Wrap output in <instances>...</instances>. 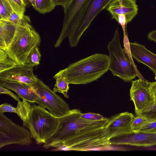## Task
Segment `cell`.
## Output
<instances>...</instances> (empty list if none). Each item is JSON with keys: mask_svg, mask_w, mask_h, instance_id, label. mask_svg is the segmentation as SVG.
<instances>
[{"mask_svg": "<svg viewBox=\"0 0 156 156\" xmlns=\"http://www.w3.org/2000/svg\"><path fill=\"white\" fill-rule=\"evenodd\" d=\"M151 86L154 94L156 101V81L152 82Z\"/></svg>", "mask_w": 156, "mask_h": 156, "instance_id": "33", "label": "cell"}, {"mask_svg": "<svg viewBox=\"0 0 156 156\" xmlns=\"http://www.w3.org/2000/svg\"><path fill=\"white\" fill-rule=\"evenodd\" d=\"M107 48L110 61L109 70L114 76L126 82H130L137 76L139 79L147 81L126 57L121 46L118 27Z\"/></svg>", "mask_w": 156, "mask_h": 156, "instance_id": "5", "label": "cell"}, {"mask_svg": "<svg viewBox=\"0 0 156 156\" xmlns=\"http://www.w3.org/2000/svg\"><path fill=\"white\" fill-rule=\"evenodd\" d=\"M33 66L25 64L17 65L0 73V79L14 81L31 86L35 85L38 79L33 73Z\"/></svg>", "mask_w": 156, "mask_h": 156, "instance_id": "13", "label": "cell"}, {"mask_svg": "<svg viewBox=\"0 0 156 156\" xmlns=\"http://www.w3.org/2000/svg\"><path fill=\"white\" fill-rule=\"evenodd\" d=\"M32 87L41 99L45 108L54 116H62L70 110L69 105L62 98L39 79Z\"/></svg>", "mask_w": 156, "mask_h": 156, "instance_id": "9", "label": "cell"}, {"mask_svg": "<svg viewBox=\"0 0 156 156\" xmlns=\"http://www.w3.org/2000/svg\"><path fill=\"white\" fill-rule=\"evenodd\" d=\"M24 16V15L13 11L7 20L16 25H17L21 23Z\"/></svg>", "mask_w": 156, "mask_h": 156, "instance_id": "25", "label": "cell"}, {"mask_svg": "<svg viewBox=\"0 0 156 156\" xmlns=\"http://www.w3.org/2000/svg\"><path fill=\"white\" fill-rule=\"evenodd\" d=\"M32 138L30 130L16 124L0 112V149L12 144L29 146L32 143Z\"/></svg>", "mask_w": 156, "mask_h": 156, "instance_id": "6", "label": "cell"}, {"mask_svg": "<svg viewBox=\"0 0 156 156\" xmlns=\"http://www.w3.org/2000/svg\"><path fill=\"white\" fill-rule=\"evenodd\" d=\"M91 0H71L64 10L60 34L54 47H59L64 39L71 34L80 17Z\"/></svg>", "mask_w": 156, "mask_h": 156, "instance_id": "10", "label": "cell"}, {"mask_svg": "<svg viewBox=\"0 0 156 156\" xmlns=\"http://www.w3.org/2000/svg\"><path fill=\"white\" fill-rule=\"evenodd\" d=\"M139 132L156 133V119H148Z\"/></svg>", "mask_w": 156, "mask_h": 156, "instance_id": "24", "label": "cell"}, {"mask_svg": "<svg viewBox=\"0 0 156 156\" xmlns=\"http://www.w3.org/2000/svg\"><path fill=\"white\" fill-rule=\"evenodd\" d=\"M111 145H126L149 147L156 145V133L144 132H132L109 139Z\"/></svg>", "mask_w": 156, "mask_h": 156, "instance_id": "12", "label": "cell"}, {"mask_svg": "<svg viewBox=\"0 0 156 156\" xmlns=\"http://www.w3.org/2000/svg\"><path fill=\"white\" fill-rule=\"evenodd\" d=\"M17 65L10 58L5 51L0 49V73L9 69Z\"/></svg>", "mask_w": 156, "mask_h": 156, "instance_id": "19", "label": "cell"}, {"mask_svg": "<svg viewBox=\"0 0 156 156\" xmlns=\"http://www.w3.org/2000/svg\"><path fill=\"white\" fill-rule=\"evenodd\" d=\"M147 37L150 41H154L156 43V30L149 32L147 35Z\"/></svg>", "mask_w": 156, "mask_h": 156, "instance_id": "31", "label": "cell"}, {"mask_svg": "<svg viewBox=\"0 0 156 156\" xmlns=\"http://www.w3.org/2000/svg\"><path fill=\"white\" fill-rule=\"evenodd\" d=\"M56 82L53 90L55 92L62 93L65 98H69L68 91L69 89V83L63 77H59L56 79Z\"/></svg>", "mask_w": 156, "mask_h": 156, "instance_id": "20", "label": "cell"}, {"mask_svg": "<svg viewBox=\"0 0 156 156\" xmlns=\"http://www.w3.org/2000/svg\"><path fill=\"white\" fill-rule=\"evenodd\" d=\"M29 16L25 15L16 25L15 34L9 45L5 50L17 65H24L31 51L40 45V36L30 24Z\"/></svg>", "mask_w": 156, "mask_h": 156, "instance_id": "4", "label": "cell"}, {"mask_svg": "<svg viewBox=\"0 0 156 156\" xmlns=\"http://www.w3.org/2000/svg\"><path fill=\"white\" fill-rule=\"evenodd\" d=\"M130 46L133 57L147 66L156 75V55L137 42H130Z\"/></svg>", "mask_w": 156, "mask_h": 156, "instance_id": "16", "label": "cell"}, {"mask_svg": "<svg viewBox=\"0 0 156 156\" xmlns=\"http://www.w3.org/2000/svg\"><path fill=\"white\" fill-rule=\"evenodd\" d=\"M137 0H112L106 8L115 20L119 15L125 16L127 23L130 22L138 13Z\"/></svg>", "mask_w": 156, "mask_h": 156, "instance_id": "15", "label": "cell"}, {"mask_svg": "<svg viewBox=\"0 0 156 156\" xmlns=\"http://www.w3.org/2000/svg\"><path fill=\"white\" fill-rule=\"evenodd\" d=\"M14 113L22 120L23 126L29 129L38 144H44L58 125V117L42 106L24 99L18 101Z\"/></svg>", "mask_w": 156, "mask_h": 156, "instance_id": "2", "label": "cell"}, {"mask_svg": "<svg viewBox=\"0 0 156 156\" xmlns=\"http://www.w3.org/2000/svg\"><path fill=\"white\" fill-rule=\"evenodd\" d=\"M110 58L104 54L97 53L70 64L53 77L64 78L69 84H86L97 80L109 69Z\"/></svg>", "mask_w": 156, "mask_h": 156, "instance_id": "3", "label": "cell"}, {"mask_svg": "<svg viewBox=\"0 0 156 156\" xmlns=\"http://www.w3.org/2000/svg\"><path fill=\"white\" fill-rule=\"evenodd\" d=\"M16 25L7 20H0V49L5 50L14 37Z\"/></svg>", "mask_w": 156, "mask_h": 156, "instance_id": "17", "label": "cell"}, {"mask_svg": "<svg viewBox=\"0 0 156 156\" xmlns=\"http://www.w3.org/2000/svg\"><path fill=\"white\" fill-rule=\"evenodd\" d=\"M13 11L14 7L9 0H0V20H7Z\"/></svg>", "mask_w": 156, "mask_h": 156, "instance_id": "21", "label": "cell"}, {"mask_svg": "<svg viewBox=\"0 0 156 156\" xmlns=\"http://www.w3.org/2000/svg\"><path fill=\"white\" fill-rule=\"evenodd\" d=\"M9 0L16 12L24 15L26 6L23 0Z\"/></svg>", "mask_w": 156, "mask_h": 156, "instance_id": "26", "label": "cell"}, {"mask_svg": "<svg viewBox=\"0 0 156 156\" xmlns=\"http://www.w3.org/2000/svg\"><path fill=\"white\" fill-rule=\"evenodd\" d=\"M82 113L80 110L73 109L58 118L55 130L43 144V147L55 148V151H87L111 146L109 140L103 132L109 118L88 120L81 117Z\"/></svg>", "mask_w": 156, "mask_h": 156, "instance_id": "1", "label": "cell"}, {"mask_svg": "<svg viewBox=\"0 0 156 156\" xmlns=\"http://www.w3.org/2000/svg\"><path fill=\"white\" fill-rule=\"evenodd\" d=\"M139 115L150 120L156 119V101L155 105L148 110L139 114Z\"/></svg>", "mask_w": 156, "mask_h": 156, "instance_id": "28", "label": "cell"}, {"mask_svg": "<svg viewBox=\"0 0 156 156\" xmlns=\"http://www.w3.org/2000/svg\"><path fill=\"white\" fill-rule=\"evenodd\" d=\"M148 120L144 116L136 115L131 122V127L132 131L134 132H138Z\"/></svg>", "mask_w": 156, "mask_h": 156, "instance_id": "23", "label": "cell"}, {"mask_svg": "<svg viewBox=\"0 0 156 156\" xmlns=\"http://www.w3.org/2000/svg\"><path fill=\"white\" fill-rule=\"evenodd\" d=\"M41 57L38 47L34 48L30 52L27 59L26 64L34 66L40 64Z\"/></svg>", "mask_w": 156, "mask_h": 156, "instance_id": "22", "label": "cell"}, {"mask_svg": "<svg viewBox=\"0 0 156 156\" xmlns=\"http://www.w3.org/2000/svg\"><path fill=\"white\" fill-rule=\"evenodd\" d=\"M9 89L4 87L0 86V93L1 94H7L17 102L20 101V99L21 98L18 95L17 96L10 90Z\"/></svg>", "mask_w": 156, "mask_h": 156, "instance_id": "29", "label": "cell"}, {"mask_svg": "<svg viewBox=\"0 0 156 156\" xmlns=\"http://www.w3.org/2000/svg\"><path fill=\"white\" fill-rule=\"evenodd\" d=\"M112 0H91L84 10L70 35L68 37L71 47L76 46L85 30L97 16L106 8Z\"/></svg>", "mask_w": 156, "mask_h": 156, "instance_id": "7", "label": "cell"}, {"mask_svg": "<svg viewBox=\"0 0 156 156\" xmlns=\"http://www.w3.org/2000/svg\"><path fill=\"white\" fill-rule=\"evenodd\" d=\"M151 84L152 82L139 79L132 81L130 96L136 115L147 111L155 105L156 99Z\"/></svg>", "mask_w": 156, "mask_h": 156, "instance_id": "8", "label": "cell"}, {"mask_svg": "<svg viewBox=\"0 0 156 156\" xmlns=\"http://www.w3.org/2000/svg\"><path fill=\"white\" fill-rule=\"evenodd\" d=\"M81 117L83 119L93 121H99L105 119L107 118L105 117L98 113L91 112L82 113Z\"/></svg>", "mask_w": 156, "mask_h": 156, "instance_id": "27", "label": "cell"}, {"mask_svg": "<svg viewBox=\"0 0 156 156\" xmlns=\"http://www.w3.org/2000/svg\"><path fill=\"white\" fill-rule=\"evenodd\" d=\"M55 6L52 0H35L33 7L39 13L44 14L51 12Z\"/></svg>", "mask_w": 156, "mask_h": 156, "instance_id": "18", "label": "cell"}, {"mask_svg": "<svg viewBox=\"0 0 156 156\" xmlns=\"http://www.w3.org/2000/svg\"><path fill=\"white\" fill-rule=\"evenodd\" d=\"M71 0H52L55 5H61L64 8H65L69 4Z\"/></svg>", "mask_w": 156, "mask_h": 156, "instance_id": "30", "label": "cell"}, {"mask_svg": "<svg viewBox=\"0 0 156 156\" xmlns=\"http://www.w3.org/2000/svg\"><path fill=\"white\" fill-rule=\"evenodd\" d=\"M26 6L32 5L33 7L35 4V0H23Z\"/></svg>", "mask_w": 156, "mask_h": 156, "instance_id": "32", "label": "cell"}, {"mask_svg": "<svg viewBox=\"0 0 156 156\" xmlns=\"http://www.w3.org/2000/svg\"><path fill=\"white\" fill-rule=\"evenodd\" d=\"M0 86L14 91L22 99L37 103L45 108L41 99L31 86L18 81L0 79Z\"/></svg>", "mask_w": 156, "mask_h": 156, "instance_id": "14", "label": "cell"}, {"mask_svg": "<svg viewBox=\"0 0 156 156\" xmlns=\"http://www.w3.org/2000/svg\"><path fill=\"white\" fill-rule=\"evenodd\" d=\"M134 115L128 112H122L112 116L104 127V136L110 139L119 136L133 132L131 127Z\"/></svg>", "mask_w": 156, "mask_h": 156, "instance_id": "11", "label": "cell"}]
</instances>
